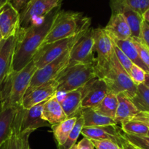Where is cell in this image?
Segmentation results:
<instances>
[{
	"mask_svg": "<svg viewBox=\"0 0 149 149\" xmlns=\"http://www.w3.org/2000/svg\"><path fill=\"white\" fill-rule=\"evenodd\" d=\"M17 39V31L13 36L0 42V84L6 76L12 71L15 48Z\"/></svg>",
	"mask_w": 149,
	"mask_h": 149,
	"instance_id": "16",
	"label": "cell"
},
{
	"mask_svg": "<svg viewBox=\"0 0 149 149\" xmlns=\"http://www.w3.org/2000/svg\"><path fill=\"white\" fill-rule=\"evenodd\" d=\"M77 146L79 149H95V146L91 140L85 137L79 142Z\"/></svg>",
	"mask_w": 149,
	"mask_h": 149,
	"instance_id": "38",
	"label": "cell"
},
{
	"mask_svg": "<svg viewBox=\"0 0 149 149\" xmlns=\"http://www.w3.org/2000/svg\"><path fill=\"white\" fill-rule=\"evenodd\" d=\"M104 29L109 34L119 40H127L132 37L130 29L120 13H112Z\"/></svg>",
	"mask_w": 149,
	"mask_h": 149,
	"instance_id": "18",
	"label": "cell"
},
{
	"mask_svg": "<svg viewBox=\"0 0 149 149\" xmlns=\"http://www.w3.org/2000/svg\"><path fill=\"white\" fill-rule=\"evenodd\" d=\"M71 47L55 61L45 65L43 68L36 70L32 77L30 85L26 90L25 95L42 84L55 79L58 76L65 68H67L69 63L70 52Z\"/></svg>",
	"mask_w": 149,
	"mask_h": 149,
	"instance_id": "9",
	"label": "cell"
},
{
	"mask_svg": "<svg viewBox=\"0 0 149 149\" xmlns=\"http://www.w3.org/2000/svg\"><path fill=\"white\" fill-rule=\"evenodd\" d=\"M117 104V95L109 93L102 100L101 103L93 109L103 116L115 119Z\"/></svg>",
	"mask_w": 149,
	"mask_h": 149,
	"instance_id": "26",
	"label": "cell"
},
{
	"mask_svg": "<svg viewBox=\"0 0 149 149\" xmlns=\"http://www.w3.org/2000/svg\"><path fill=\"white\" fill-rule=\"evenodd\" d=\"M3 39V36H2V34H1V30H0V42H1V40Z\"/></svg>",
	"mask_w": 149,
	"mask_h": 149,
	"instance_id": "46",
	"label": "cell"
},
{
	"mask_svg": "<svg viewBox=\"0 0 149 149\" xmlns=\"http://www.w3.org/2000/svg\"><path fill=\"white\" fill-rule=\"evenodd\" d=\"M84 126V119H83L82 116H79L77 117V122H76L75 125L73 127L72 130L68 135L66 142L60 149H69L72 146L76 144V142H77L79 135L81 134Z\"/></svg>",
	"mask_w": 149,
	"mask_h": 149,
	"instance_id": "29",
	"label": "cell"
},
{
	"mask_svg": "<svg viewBox=\"0 0 149 149\" xmlns=\"http://www.w3.org/2000/svg\"><path fill=\"white\" fill-rule=\"evenodd\" d=\"M143 84L146 86V87H147L149 89V73L148 74H146V79H145V81H144Z\"/></svg>",
	"mask_w": 149,
	"mask_h": 149,
	"instance_id": "42",
	"label": "cell"
},
{
	"mask_svg": "<svg viewBox=\"0 0 149 149\" xmlns=\"http://www.w3.org/2000/svg\"><path fill=\"white\" fill-rule=\"evenodd\" d=\"M69 149H79V148L78 146H77V144H74V145L72 146Z\"/></svg>",
	"mask_w": 149,
	"mask_h": 149,
	"instance_id": "44",
	"label": "cell"
},
{
	"mask_svg": "<svg viewBox=\"0 0 149 149\" xmlns=\"http://www.w3.org/2000/svg\"><path fill=\"white\" fill-rule=\"evenodd\" d=\"M61 6L47 15L40 24L31 26L26 29L19 28L17 39L15 48L12 64V71L23 69L33 59V57L46 37L54 18Z\"/></svg>",
	"mask_w": 149,
	"mask_h": 149,
	"instance_id": "1",
	"label": "cell"
},
{
	"mask_svg": "<svg viewBox=\"0 0 149 149\" xmlns=\"http://www.w3.org/2000/svg\"><path fill=\"white\" fill-rule=\"evenodd\" d=\"M122 149H136L135 147H134L133 146L131 143H130L128 141H127L125 140V142L122 144Z\"/></svg>",
	"mask_w": 149,
	"mask_h": 149,
	"instance_id": "40",
	"label": "cell"
},
{
	"mask_svg": "<svg viewBox=\"0 0 149 149\" xmlns=\"http://www.w3.org/2000/svg\"><path fill=\"white\" fill-rule=\"evenodd\" d=\"M93 36L94 52L97 53L95 66H103L112 59L114 53L113 41L104 28L93 29Z\"/></svg>",
	"mask_w": 149,
	"mask_h": 149,
	"instance_id": "11",
	"label": "cell"
},
{
	"mask_svg": "<svg viewBox=\"0 0 149 149\" xmlns=\"http://www.w3.org/2000/svg\"><path fill=\"white\" fill-rule=\"evenodd\" d=\"M146 136H147V137H148V138H149V130H148V133H147V135H146Z\"/></svg>",
	"mask_w": 149,
	"mask_h": 149,
	"instance_id": "47",
	"label": "cell"
},
{
	"mask_svg": "<svg viewBox=\"0 0 149 149\" xmlns=\"http://www.w3.org/2000/svg\"><path fill=\"white\" fill-rule=\"evenodd\" d=\"M121 130L124 133L128 135H137V136H146L149 129L141 122L135 120H130L128 122L120 124Z\"/></svg>",
	"mask_w": 149,
	"mask_h": 149,
	"instance_id": "28",
	"label": "cell"
},
{
	"mask_svg": "<svg viewBox=\"0 0 149 149\" xmlns=\"http://www.w3.org/2000/svg\"><path fill=\"white\" fill-rule=\"evenodd\" d=\"M136 149H138V148H136Z\"/></svg>",
	"mask_w": 149,
	"mask_h": 149,
	"instance_id": "49",
	"label": "cell"
},
{
	"mask_svg": "<svg viewBox=\"0 0 149 149\" xmlns=\"http://www.w3.org/2000/svg\"><path fill=\"white\" fill-rule=\"evenodd\" d=\"M130 8L143 16L149 9V0H123Z\"/></svg>",
	"mask_w": 149,
	"mask_h": 149,
	"instance_id": "33",
	"label": "cell"
},
{
	"mask_svg": "<svg viewBox=\"0 0 149 149\" xmlns=\"http://www.w3.org/2000/svg\"><path fill=\"white\" fill-rule=\"evenodd\" d=\"M132 39L136 47L141 61L149 69V49L141 42L139 38L132 37Z\"/></svg>",
	"mask_w": 149,
	"mask_h": 149,
	"instance_id": "31",
	"label": "cell"
},
{
	"mask_svg": "<svg viewBox=\"0 0 149 149\" xmlns=\"http://www.w3.org/2000/svg\"><path fill=\"white\" fill-rule=\"evenodd\" d=\"M140 39L149 49V24L145 20H143L141 26Z\"/></svg>",
	"mask_w": 149,
	"mask_h": 149,
	"instance_id": "36",
	"label": "cell"
},
{
	"mask_svg": "<svg viewBox=\"0 0 149 149\" xmlns=\"http://www.w3.org/2000/svg\"><path fill=\"white\" fill-rule=\"evenodd\" d=\"M132 120L138 121V122H141L143 125L149 129V114L146 113H143V112H139Z\"/></svg>",
	"mask_w": 149,
	"mask_h": 149,
	"instance_id": "37",
	"label": "cell"
},
{
	"mask_svg": "<svg viewBox=\"0 0 149 149\" xmlns=\"http://www.w3.org/2000/svg\"><path fill=\"white\" fill-rule=\"evenodd\" d=\"M42 117L51 127L58 125L67 119L56 95L52 96L45 103L42 111Z\"/></svg>",
	"mask_w": 149,
	"mask_h": 149,
	"instance_id": "20",
	"label": "cell"
},
{
	"mask_svg": "<svg viewBox=\"0 0 149 149\" xmlns=\"http://www.w3.org/2000/svg\"><path fill=\"white\" fill-rule=\"evenodd\" d=\"M61 6L60 0H30L20 12V28L40 24L53 10Z\"/></svg>",
	"mask_w": 149,
	"mask_h": 149,
	"instance_id": "6",
	"label": "cell"
},
{
	"mask_svg": "<svg viewBox=\"0 0 149 149\" xmlns=\"http://www.w3.org/2000/svg\"><path fill=\"white\" fill-rule=\"evenodd\" d=\"M91 141L96 149H122V146L111 141H97V140H91Z\"/></svg>",
	"mask_w": 149,
	"mask_h": 149,
	"instance_id": "35",
	"label": "cell"
},
{
	"mask_svg": "<svg viewBox=\"0 0 149 149\" xmlns=\"http://www.w3.org/2000/svg\"><path fill=\"white\" fill-rule=\"evenodd\" d=\"M131 100L140 112L149 114V89L148 87L143 84L138 85L136 94Z\"/></svg>",
	"mask_w": 149,
	"mask_h": 149,
	"instance_id": "27",
	"label": "cell"
},
{
	"mask_svg": "<svg viewBox=\"0 0 149 149\" xmlns=\"http://www.w3.org/2000/svg\"><path fill=\"white\" fill-rule=\"evenodd\" d=\"M90 22V18L83 17L81 13L59 10L42 45L76 36L89 29Z\"/></svg>",
	"mask_w": 149,
	"mask_h": 149,
	"instance_id": "3",
	"label": "cell"
},
{
	"mask_svg": "<svg viewBox=\"0 0 149 149\" xmlns=\"http://www.w3.org/2000/svg\"><path fill=\"white\" fill-rule=\"evenodd\" d=\"M109 35H110L112 41L114 42L115 45H117L118 47L132 61V63L139 66L144 71H146V74H148L149 69L148 67L141 61L138 50H137L136 47H135V44H134L133 41H132V37L129 39H127V40H119V39H117L115 37H113V36H112L111 34Z\"/></svg>",
	"mask_w": 149,
	"mask_h": 149,
	"instance_id": "23",
	"label": "cell"
},
{
	"mask_svg": "<svg viewBox=\"0 0 149 149\" xmlns=\"http://www.w3.org/2000/svg\"><path fill=\"white\" fill-rule=\"evenodd\" d=\"M89 29L83 30L82 31L79 32L78 34L72 37L41 45L32 59L37 69L43 68L45 65L59 58L64 52L70 49L78 40L79 38Z\"/></svg>",
	"mask_w": 149,
	"mask_h": 149,
	"instance_id": "7",
	"label": "cell"
},
{
	"mask_svg": "<svg viewBox=\"0 0 149 149\" xmlns=\"http://www.w3.org/2000/svg\"><path fill=\"white\" fill-rule=\"evenodd\" d=\"M117 109L114 119L117 125L132 120L140 112L126 93L117 94Z\"/></svg>",
	"mask_w": 149,
	"mask_h": 149,
	"instance_id": "19",
	"label": "cell"
},
{
	"mask_svg": "<svg viewBox=\"0 0 149 149\" xmlns=\"http://www.w3.org/2000/svg\"><path fill=\"white\" fill-rule=\"evenodd\" d=\"M60 1H61V3L62 4V2H63V0H60Z\"/></svg>",
	"mask_w": 149,
	"mask_h": 149,
	"instance_id": "48",
	"label": "cell"
},
{
	"mask_svg": "<svg viewBox=\"0 0 149 149\" xmlns=\"http://www.w3.org/2000/svg\"><path fill=\"white\" fill-rule=\"evenodd\" d=\"M143 20L146 22H147L149 24V9L147 11H146L144 13V14L143 15Z\"/></svg>",
	"mask_w": 149,
	"mask_h": 149,
	"instance_id": "41",
	"label": "cell"
},
{
	"mask_svg": "<svg viewBox=\"0 0 149 149\" xmlns=\"http://www.w3.org/2000/svg\"><path fill=\"white\" fill-rule=\"evenodd\" d=\"M37 70L33 61L20 71H11L0 84V99L3 110L21 106L22 100Z\"/></svg>",
	"mask_w": 149,
	"mask_h": 149,
	"instance_id": "2",
	"label": "cell"
},
{
	"mask_svg": "<svg viewBox=\"0 0 149 149\" xmlns=\"http://www.w3.org/2000/svg\"><path fill=\"white\" fill-rule=\"evenodd\" d=\"M17 108H9L0 112V146L8 139Z\"/></svg>",
	"mask_w": 149,
	"mask_h": 149,
	"instance_id": "25",
	"label": "cell"
},
{
	"mask_svg": "<svg viewBox=\"0 0 149 149\" xmlns=\"http://www.w3.org/2000/svg\"><path fill=\"white\" fill-rule=\"evenodd\" d=\"M20 28V13L7 2L0 8V30L3 39L13 36Z\"/></svg>",
	"mask_w": 149,
	"mask_h": 149,
	"instance_id": "15",
	"label": "cell"
},
{
	"mask_svg": "<svg viewBox=\"0 0 149 149\" xmlns=\"http://www.w3.org/2000/svg\"><path fill=\"white\" fill-rule=\"evenodd\" d=\"M8 1L9 0H0V8H1V7H3L5 4H7Z\"/></svg>",
	"mask_w": 149,
	"mask_h": 149,
	"instance_id": "43",
	"label": "cell"
},
{
	"mask_svg": "<svg viewBox=\"0 0 149 149\" xmlns=\"http://www.w3.org/2000/svg\"><path fill=\"white\" fill-rule=\"evenodd\" d=\"M58 85L57 81L54 79L33 89L32 91L24 95L22 100V107L28 110L33 106L48 100L56 95Z\"/></svg>",
	"mask_w": 149,
	"mask_h": 149,
	"instance_id": "14",
	"label": "cell"
},
{
	"mask_svg": "<svg viewBox=\"0 0 149 149\" xmlns=\"http://www.w3.org/2000/svg\"><path fill=\"white\" fill-rule=\"evenodd\" d=\"M125 139L138 149H149V138L122 133Z\"/></svg>",
	"mask_w": 149,
	"mask_h": 149,
	"instance_id": "30",
	"label": "cell"
},
{
	"mask_svg": "<svg viewBox=\"0 0 149 149\" xmlns=\"http://www.w3.org/2000/svg\"><path fill=\"white\" fill-rule=\"evenodd\" d=\"M81 94V108L97 107L109 93L104 81L95 78L79 89Z\"/></svg>",
	"mask_w": 149,
	"mask_h": 149,
	"instance_id": "10",
	"label": "cell"
},
{
	"mask_svg": "<svg viewBox=\"0 0 149 149\" xmlns=\"http://www.w3.org/2000/svg\"><path fill=\"white\" fill-rule=\"evenodd\" d=\"M77 117H76V116L67 118L63 122L51 127L55 141L58 144V149L61 148L66 142L68 135L72 130L76 122H77Z\"/></svg>",
	"mask_w": 149,
	"mask_h": 149,
	"instance_id": "24",
	"label": "cell"
},
{
	"mask_svg": "<svg viewBox=\"0 0 149 149\" xmlns=\"http://www.w3.org/2000/svg\"><path fill=\"white\" fill-rule=\"evenodd\" d=\"M81 134L85 138L97 141H111L122 146L125 141L120 127L116 125L83 127Z\"/></svg>",
	"mask_w": 149,
	"mask_h": 149,
	"instance_id": "12",
	"label": "cell"
},
{
	"mask_svg": "<svg viewBox=\"0 0 149 149\" xmlns=\"http://www.w3.org/2000/svg\"><path fill=\"white\" fill-rule=\"evenodd\" d=\"M3 110L2 109V104H1V99H0V112Z\"/></svg>",
	"mask_w": 149,
	"mask_h": 149,
	"instance_id": "45",
	"label": "cell"
},
{
	"mask_svg": "<svg viewBox=\"0 0 149 149\" xmlns=\"http://www.w3.org/2000/svg\"><path fill=\"white\" fill-rule=\"evenodd\" d=\"M95 78H97L95 64H78L67 67L55 79L58 84L57 93H66L79 90Z\"/></svg>",
	"mask_w": 149,
	"mask_h": 149,
	"instance_id": "5",
	"label": "cell"
},
{
	"mask_svg": "<svg viewBox=\"0 0 149 149\" xmlns=\"http://www.w3.org/2000/svg\"><path fill=\"white\" fill-rule=\"evenodd\" d=\"M110 7L112 13L123 15L130 29L132 37L140 39L141 26L144 20L143 16L130 8L123 0H110Z\"/></svg>",
	"mask_w": 149,
	"mask_h": 149,
	"instance_id": "13",
	"label": "cell"
},
{
	"mask_svg": "<svg viewBox=\"0 0 149 149\" xmlns=\"http://www.w3.org/2000/svg\"><path fill=\"white\" fill-rule=\"evenodd\" d=\"M146 74V71H144L142 68L135 64L132 65L129 73L131 79L137 86L143 84L145 81Z\"/></svg>",
	"mask_w": 149,
	"mask_h": 149,
	"instance_id": "32",
	"label": "cell"
},
{
	"mask_svg": "<svg viewBox=\"0 0 149 149\" xmlns=\"http://www.w3.org/2000/svg\"><path fill=\"white\" fill-rule=\"evenodd\" d=\"M46 101L33 106L28 110L25 109L21 122V132L34 131L45 127H51L50 125L42 117V111Z\"/></svg>",
	"mask_w": 149,
	"mask_h": 149,
	"instance_id": "17",
	"label": "cell"
},
{
	"mask_svg": "<svg viewBox=\"0 0 149 149\" xmlns=\"http://www.w3.org/2000/svg\"><path fill=\"white\" fill-rule=\"evenodd\" d=\"M94 44L93 29L90 28L79 38L71 47L69 63L67 67L78 64H95Z\"/></svg>",
	"mask_w": 149,
	"mask_h": 149,
	"instance_id": "8",
	"label": "cell"
},
{
	"mask_svg": "<svg viewBox=\"0 0 149 149\" xmlns=\"http://www.w3.org/2000/svg\"><path fill=\"white\" fill-rule=\"evenodd\" d=\"M30 0H9V2L20 13Z\"/></svg>",
	"mask_w": 149,
	"mask_h": 149,
	"instance_id": "39",
	"label": "cell"
},
{
	"mask_svg": "<svg viewBox=\"0 0 149 149\" xmlns=\"http://www.w3.org/2000/svg\"><path fill=\"white\" fill-rule=\"evenodd\" d=\"M64 94L63 99L59 100V102L67 118L74 116L78 117L80 116L79 111L81 108V94L80 90L79 89Z\"/></svg>",
	"mask_w": 149,
	"mask_h": 149,
	"instance_id": "21",
	"label": "cell"
},
{
	"mask_svg": "<svg viewBox=\"0 0 149 149\" xmlns=\"http://www.w3.org/2000/svg\"><path fill=\"white\" fill-rule=\"evenodd\" d=\"M97 78L100 79L107 85L109 93L119 94L125 93L131 99L135 95L138 86L131 79L129 74L122 67L115 53L108 63L101 67H95Z\"/></svg>",
	"mask_w": 149,
	"mask_h": 149,
	"instance_id": "4",
	"label": "cell"
},
{
	"mask_svg": "<svg viewBox=\"0 0 149 149\" xmlns=\"http://www.w3.org/2000/svg\"><path fill=\"white\" fill-rule=\"evenodd\" d=\"M79 115L84 119V127L117 125L114 119L97 113L93 108H81Z\"/></svg>",
	"mask_w": 149,
	"mask_h": 149,
	"instance_id": "22",
	"label": "cell"
},
{
	"mask_svg": "<svg viewBox=\"0 0 149 149\" xmlns=\"http://www.w3.org/2000/svg\"><path fill=\"white\" fill-rule=\"evenodd\" d=\"M113 51H114V53L116 55V58H117L118 61L120 63L121 65H122L124 68L126 70L127 72L129 74L130 71V68L132 67V65H133L132 61L127 58L126 55L119 49V47H117V45H115L114 42H113Z\"/></svg>",
	"mask_w": 149,
	"mask_h": 149,
	"instance_id": "34",
	"label": "cell"
}]
</instances>
